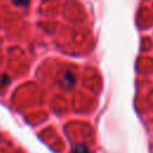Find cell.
<instances>
[{
    "label": "cell",
    "instance_id": "6da1fadb",
    "mask_svg": "<svg viewBox=\"0 0 153 153\" xmlns=\"http://www.w3.org/2000/svg\"><path fill=\"white\" fill-rule=\"evenodd\" d=\"M0 82H1V86H5V85L10 84V78L6 74H4V75L0 76Z\"/></svg>",
    "mask_w": 153,
    "mask_h": 153
}]
</instances>
